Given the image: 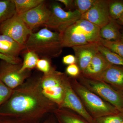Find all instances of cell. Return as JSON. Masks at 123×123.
<instances>
[{"label": "cell", "mask_w": 123, "mask_h": 123, "mask_svg": "<svg viewBox=\"0 0 123 123\" xmlns=\"http://www.w3.org/2000/svg\"><path fill=\"white\" fill-rule=\"evenodd\" d=\"M42 75L31 76L13 90L9 98L0 107V115L38 123L58 107L43 94L40 86Z\"/></svg>", "instance_id": "1"}, {"label": "cell", "mask_w": 123, "mask_h": 123, "mask_svg": "<svg viewBox=\"0 0 123 123\" xmlns=\"http://www.w3.org/2000/svg\"><path fill=\"white\" fill-rule=\"evenodd\" d=\"M25 47L26 51L34 52L41 58L50 60L59 56L63 48L60 33L52 31L47 27L31 33Z\"/></svg>", "instance_id": "2"}, {"label": "cell", "mask_w": 123, "mask_h": 123, "mask_svg": "<svg viewBox=\"0 0 123 123\" xmlns=\"http://www.w3.org/2000/svg\"><path fill=\"white\" fill-rule=\"evenodd\" d=\"M100 28L87 20L80 18L67 27L60 33L61 44L64 47L91 43H98Z\"/></svg>", "instance_id": "3"}, {"label": "cell", "mask_w": 123, "mask_h": 123, "mask_svg": "<svg viewBox=\"0 0 123 123\" xmlns=\"http://www.w3.org/2000/svg\"><path fill=\"white\" fill-rule=\"evenodd\" d=\"M69 79L73 89L88 112L94 118L119 113L116 108L89 90L75 78L69 76Z\"/></svg>", "instance_id": "4"}, {"label": "cell", "mask_w": 123, "mask_h": 123, "mask_svg": "<svg viewBox=\"0 0 123 123\" xmlns=\"http://www.w3.org/2000/svg\"><path fill=\"white\" fill-rule=\"evenodd\" d=\"M68 76L55 67L48 73L43 74L40 80L42 92L49 99L61 107L65 95V83Z\"/></svg>", "instance_id": "5"}, {"label": "cell", "mask_w": 123, "mask_h": 123, "mask_svg": "<svg viewBox=\"0 0 123 123\" xmlns=\"http://www.w3.org/2000/svg\"><path fill=\"white\" fill-rule=\"evenodd\" d=\"M75 78L89 90L115 107L119 112L123 109V93L116 90L105 82L87 78L81 74Z\"/></svg>", "instance_id": "6"}, {"label": "cell", "mask_w": 123, "mask_h": 123, "mask_svg": "<svg viewBox=\"0 0 123 123\" xmlns=\"http://www.w3.org/2000/svg\"><path fill=\"white\" fill-rule=\"evenodd\" d=\"M51 14L46 27L57 30L62 32L67 27L81 18V14L77 10L65 11L57 1L52 3L50 7Z\"/></svg>", "instance_id": "7"}, {"label": "cell", "mask_w": 123, "mask_h": 123, "mask_svg": "<svg viewBox=\"0 0 123 123\" xmlns=\"http://www.w3.org/2000/svg\"><path fill=\"white\" fill-rule=\"evenodd\" d=\"M22 63H12L1 60L0 62V80L12 89L21 85L31 76V70L20 72Z\"/></svg>", "instance_id": "8"}, {"label": "cell", "mask_w": 123, "mask_h": 123, "mask_svg": "<svg viewBox=\"0 0 123 123\" xmlns=\"http://www.w3.org/2000/svg\"><path fill=\"white\" fill-rule=\"evenodd\" d=\"M0 33L25 46L27 39L33 32L16 13L0 25Z\"/></svg>", "instance_id": "9"}, {"label": "cell", "mask_w": 123, "mask_h": 123, "mask_svg": "<svg viewBox=\"0 0 123 123\" xmlns=\"http://www.w3.org/2000/svg\"><path fill=\"white\" fill-rule=\"evenodd\" d=\"M109 1L110 0H97L87 12L81 15L80 18L87 20L101 29L111 19L108 10Z\"/></svg>", "instance_id": "10"}, {"label": "cell", "mask_w": 123, "mask_h": 123, "mask_svg": "<svg viewBox=\"0 0 123 123\" xmlns=\"http://www.w3.org/2000/svg\"><path fill=\"white\" fill-rule=\"evenodd\" d=\"M60 108L72 110L88 121L89 123H97L95 119L87 111L80 99L73 90L68 79L65 83V95Z\"/></svg>", "instance_id": "11"}, {"label": "cell", "mask_w": 123, "mask_h": 123, "mask_svg": "<svg viewBox=\"0 0 123 123\" xmlns=\"http://www.w3.org/2000/svg\"><path fill=\"white\" fill-rule=\"evenodd\" d=\"M51 14L50 10L44 1L36 7L19 15L29 29L33 31L40 26H44Z\"/></svg>", "instance_id": "12"}, {"label": "cell", "mask_w": 123, "mask_h": 123, "mask_svg": "<svg viewBox=\"0 0 123 123\" xmlns=\"http://www.w3.org/2000/svg\"><path fill=\"white\" fill-rule=\"evenodd\" d=\"M98 45V43H94L72 48L75 53L76 64L81 73L86 69L93 57L99 52Z\"/></svg>", "instance_id": "13"}, {"label": "cell", "mask_w": 123, "mask_h": 123, "mask_svg": "<svg viewBox=\"0 0 123 123\" xmlns=\"http://www.w3.org/2000/svg\"><path fill=\"white\" fill-rule=\"evenodd\" d=\"M95 80L105 82L123 93V66L110 65Z\"/></svg>", "instance_id": "14"}, {"label": "cell", "mask_w": 123, "mask_h": 123, "mask_svg": "<svg viewBox=\"0 0 123 123\" xmlns=\"http://www.w3.org/2000/svg\"><path fill=\"white\" fill-rule=\"evenodd\" d=\"M111 64L103 55L98 52L81 74L87 78L95 79Z\"/></svg>", "instance_id": "15"}, {"label": "cell", "mask_w": 123, "mask_h": 123, "mask_svg": "<svg viewBox=\"0 0 123 123\" xmlns=\"http://www.w3.org/2000/svg\"><path fill=\"white\" fill-rule=\"evenodd\" d=\"M25 46L21 45L8 36L0 35V53L8 57L20 60L18 56Z\"/></svg>", "instance_id": "16"}, {"label": "cell", "mask_w": 123, "mask_h": 123, "mask_svg": "<svg viewBox=\"0 0 123 123\" xmlns=\"http://www.w3.org/2000/svg\"><path fill=\"white\" fill-rule=\"evenodd\" d=\"M52 114L57 123H89L79 115L68 108L57 107Z\"/></svg>", "instance_id": "17"}, {"label": "cell", "mask_w": 123, "mask_h": 123, "mask_svg": "<svg viewBox=\"0 0 123 123\" xmlns=\"http://www.w3.org/2000/svg\"><path fill=\"white\" fill-rule=\"evenodd\" d=\"M121 26L117 21L111 19L110 22L100 29L99 36L105 40L111 41L121 40Z\"/></svg>", "instance_id": "18"}, {"label": "cell", "mask_w": 123, "mask_h": 123, "mask_svg": "<svg viewBox=\"0 0 123 123\" xmlns=\"http://www.w3.org/2000/svg\"><path fill=\"white\" fill-rule=\"evenodd\" d=\"M16 13L13 0H0V25Z\"/></svg>", "instance_id": "19"}, {"label": "cell", "mask_w": 123, "mask_h": 123, "mask_svg": "<svg viewBox=\"0 0 123 123\" xmlns=\"http://www.w3.org/2000/svg\"><path fill=\"white\" fill-rule=\"evenodd\" d=\"M16 13L18 15L30 10L44 2V0H13Z\"/></svg>", "instance_id": "20"}, {"label": "cell", "mask_w": 123, "mask_h": 123, "mask_svg": "<svg viewBox=\"0 0 123 123\" xmlns=\"http://www.w3.org/2000/svg\"><path fill=\"white\" fill-rule=\"evenodd\" d=\"M108 10L110 17L117 21L123 17V0H110Z\"/></svg>", "instance_id": "21"}, {"label": "cell", "mask_w": 123, "mask_h": 123, "mask_svg": "<svg viewBox=\"0 0 123 123\" xmlns=\"http://www.w3.org/2000/svg\"><path fill=\"white\" fill-rule=\"evenodd\" d=\"M98 51L111 64L123 66V57L112 52L99 43Z\"/></svg>", "instance_id": "22"}, {"label": "cell", "mask_w": 123, "mask_h": 123, "mask_svg": "<svg viewBox=\"0 0 123 123\" xmlns=\"http://www.w3.org/2000/svg\"><path fill=\"white\" fill-rule=\"evenodd\" d=\"M39 59L38 56L34 52L26 51L24 55L23 61L20 69V72L26 70H31L35 68Z\"/></svg>", "instance_id": "23"}, {"label": "cell", "mask_w": 123, "mask_h": 123, "mask_svg": "<svg viewBox=\"0 0 123 123\" xmlns=\"http://www.w3.org/2000/svg\"><path fill=\"white\" fill-rule=\"evenodd\" d=\"M98 43L110 51L123 57V42L121 40L108 41L100 38Z\"/></svg>", "instance_id": "24"}, {"label": "cell", "mask_w": 123, "mask_h": 123, "mask_svg": "<svg viewBox=\"0 0 123 123\" xmlns=\"http://www.w3.org/2000/svg\"><path fill=\"white\" fill-rule=\"evenodd\" d=\"M97 0H75L76 9L78 10L81 15L87 12L94 4Z\"/></svg>", "instance_id": "25"}, {"label": "cell", "mask_w": 123, "mask_h": 123, "mask_svg": "<svg viewBox=\"0 0 123 123\" xmlns=\"http://www.w3.org/2000/svg\"><path fill=\"white\" fill-rule=\"evenodd\" d=\"M13 92L10 89L0 80V107L8 100Z\"/></svg>", "instance_id": "26"}, {"label": "cell", "mask_w": 123, "mask_h": 123, "mask_svg": "<svg viewBox=\"0 0 123 123\" xmlns=\"http://www.w3.org/2000/svg\"><path fill=\"white\" fill-rule=\"evenodd\" d=\"M97 123H121L123 118L119 114L106 116L95 119Z\"/></svg>", "instance_id": "27"}, {"label": "cell", "mask_w": 123, "mask_h": 123, "mask_svg": "<svg viewBox=\"0 0 123 123\" xmlns=\"http://www.w3.org/2000/svg\"><path fill=\"white\" fill-rule=\"evenodd\" d=\"M50 59L46 58H41L38 60L36 68L43 74L48 73L52 68Z\"/></svg>", "instance_id": "28"}, {"label": "cell", "mask_w": 123, "mask_h": 123, "mask_svg": "<svg viewBox=\"0 0 123 123\" xmlns=\"http://www.w3.org/2000/svg\"><path fill=\"white\" fill-rule=\"evenodd\" d=\"M10 116L0 115V123H37Z\"/></svg>", "instance_id": "29"}, {"label": "cell", "mask_w": 123, "mask_h": 123, "mask_svg": "<svg viewBox=\"0 0 123 123\" xmlns=\"http://www.w3.org/2000/svg\"><path fill=\"white\" fill-rule=\"evenodd\" d=\"M65 73L68 76L76 78L80 74L81 72L79 67L76 64H73L67 66Z\"/></svg>", "instance_id": "30"}, {"label": "cell", "mask_w": 123, "mask_h": 123, "mask_svg": "<svg viewBox=\"0 0 123 123\" xmlns=\"http://www.w3.org/2000/svg\"><path fill=\"white\" fill-rule=\"evenodd\" d=\"M62 62L64 64L68 65L76 64V57L72 55H66L63 57Z\"/></svg>", "instance_id": "31"}, {"label": "cell", "mask_w": 123, "mask_h": 123, "mask_svg": "<svg viewBox=\"0 0 123 123\" xmlns=\"http://www.w3.org/2000/svg\"><path fill=\"white\" fill-rule=\"evenodd\" d=\"M56 1L63 4L66 8L69 10V11H70V10H72L73 9L76 10L73 0H57Z\"/></svg>", "instance_id": "32"}, {"label": "cell", "mask_w": 123, "mask_h": 123, "mask_svg": "<svg viewBox=\"0 0 123 123\" xmlns=\"http://www.w3.org/2000/svg\"><path fill=\"white\" fill-rule=\"evenodd\" d=\"M0 59L1 60L5 61L14 64L20 63H21L20 60H17L13 59L11 57H8L7 56L2 55L0 53Z\"/></svg>", "instance_id": "33"}, {"label": "cell", "mask_w": 123, "mask_h": 123, "mask_svg": "<svg viewBox=\"0 0 123 123\" xmlns=\"http://www.w3.org/2000/svg\"><path fill=\"white\" fill-rule=\"evenodd\" d=\"M37 123H57L56 119L53 114H51L48 115V118L43 121H39Z\"/></svg>", "instance_id": "34"}, {"label": "cell", "mask_w": 123, "mask_h": 123, "mask_svg": "<svg viewBox=\"0 0 123 123\" xmlns=\"http://www.w3.org/2000/svg\"><path fill=\"white\" fill-rule=\"evenodd\" d=\"M117 22L119 23V25H120L123 26V17L122 18H121L120 19H119V20H117Z\"/></svg>", "instance_id": "35"}, {"label": "cell", "mask_w": 123, "mask_h": 123, "mask_svg": "<svg viewBox=\"0 0 123 123\" xmlns=\"http://www.w3.org/2000/svg\"><path fill=\"white\" fill-rule=\"evenodd\" d=\"M119 114L120 115L123 117V108L121 111L119 113Z\"/></svg>", "instance_id": "36"}, {"label": "cell", "mask_w": 123, "mask_h": 123, "mask_svg": "<svg viewBox=\"0 0 123 123\" xmlns=\"http://www.w3.org/2000/svg\"><path fill=\"white\" fill-rule=\"evenodd\" d=\"M121 40L123 42V31L122 32V34H121Z\"/></svg>", "instance_id": "37"}, {"label": "cell", "mask_w": 123, "mask_h": 123, "mask_svg": "<svg viewBox=\"0 0 123 123\" xmlns=\"http://www.w3.org/2000/svg\"><path fill=\"white\" fill-rule=\"evenodd\" d=\"M121 123H123V121H122V122H121Z\"/></svg>", "instance_id": "38"}]
</instances>
